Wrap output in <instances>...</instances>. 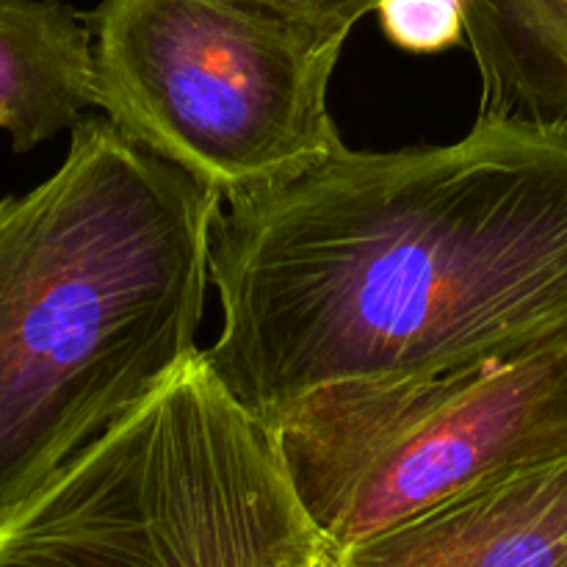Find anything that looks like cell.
<instances>
[{
	"instance_id": "52a82bcc",
	"label": "cell",
	"mask_w": 567,
	"mask_h": 567,
	"mask_svg": "<svg viewBox=\"0 0 567 567\" xmlns=\"http://www.w3.org/2000/svg\"><path fill=\"white\" fill-rule=\"evenodd\" d=\"M94 105L86 17L64 0H0V131L28 153Z\"/></svg>"
},
{
	"instance_id": "277c9868",
	"label": "cell",
	"mask_w": 567,
	"mask_h": 567,
	"mask_svg": "<svg viewBox=\"0 0 567 567\" xmlns=\"http://www.w3.org/2000/svg\"><path fill=\"white\" fill-rule=\"evenodd\" d=\"M94 105L133 144L233 205L343 147L330 81L347 37L233 0H100Z\"/></svg>"
},
{
	"instance_id": "9c48e42d",
	"label": "cell",
	"mask_w": 567,
	"mask_h": 567,
	"mask_svg": "<svg viewBox=\"0 0 567 567\" xmlns=\"http://www.w3.org/2000/svg\"><path fill=\"white\" fill-rule=\"evenodd\" d=\"M382 31L410 53H441L465 42V0H382Z\"/></svg>"
},
{
	"instance_id": "3957f363",
	"label": "cell",
	"mask_w": 567,
	"mask_h": 567,
	"mask_svg": "<svg viewBox=\"0 0 567 567\" xmlns=\"http://www.w3.org/2000/svg\"><path fill=\"white\" fill-rule=\"evenodd\" d=\"M275 435L203 349L0 526V567H332Z\"/></svg>"
},
{
	"instance_id": "30bf717a",
	"label": "cell",
	"mask_w": 567,
	"mask_h": 567,
	"mask_svg": "<svg viewBox=\"0 0 567 567\" xmlns=\"http://www.w3.org/2000/svg\"><path fill=\"white\" fill-rule=\"evenodd\" d=\"M247 9L269 14L275 20L308 28V31L330 33V37H349L352 28L369 11H377L382 0H233Z\"/></svg>"
},
{
	"instance_id": "5b68a950",
	"label": "cell",
	"mask_w": 567,
	"mask_h": 567,
	"mask_svg": "<svg viewBox=\"0 0 567 567\" xmlns=\"http://www.w3.org/2000/svg\"><path fill=\"white\" fill-rule=\"evenodd\" d=\"M277 452L338 551L493 476L567 454V336L402 382H341L288 410Z\"/></svg>"
},
{
	"instance_id": "7a4b0ae2",
	"label": "cell",
	"mask_w": 567,
	"mask_h": 567,
	"mask_svg": "<svg viewBox=\"0 0 567 567\" xmlns=\"http://www.w3.org/2000/svg\"><path fill=\"white\" fill-rule=\"evenodd\" d=\"M219 205L105 116L0 199V526L197 352Z\"/></svg>"
},
{
	"instance_id": "6da1fadb",
	"label": "cell",
	"mask_w": 567,
	"mask_h": 567,
	"mask_svg": "<svg viewBox=\"0 0 567 567\" xmlns=\"http://www.w3.org/2000/svg\"><path fill=\"white\" fill-rule=\"evenodd\" d=\"M205 360L260 424L341 382H402L567 336V125L476 116L452 144L341 150L227 205Z\"/></svg>"
},
{
	"instance_id": "ba28073f",
	"label": "cell",
	"mask_w": 567,
	"mask_h": 567,
	"mask_svg": "<svg viewBox=\"0 0 567 567\" xmlns=\"http://www.w3.org/2000/svg\"><path fill=\"white\" fill-rule=\"evenodd\" d=\"M480 114L567 125V0H465Z\"/></svg>"
},
{
	"instance_id": "8fae6325",
	"label": "cell",
	"mask_w": 567,
	"mask_h": 567,
	"mask_svg": "<svg viewBox=\"0 0 567 567\" xmlns=\"http://www.w3.org/2000/svg\"><path fill=\"white\" fill-rule=\"evenodd\" d=\"M332 567H338V559H336V565H332Z\"/></svg>"
},
{
	"instance_id": "8992f818",
	"label": "cell",
	"mask_w": 567,
	"mask_h": 567,
	"mask_svg": "<svg viewBox=\"0 0 567 567\" xmlns=\"http://www.w3.org/2000/svg\"><path fill=\"white\" fill-rule=\"evenodd\" d=\"M338 567H567V454L354 543L338 551Z\"/></svg>"
}]
</instances>
